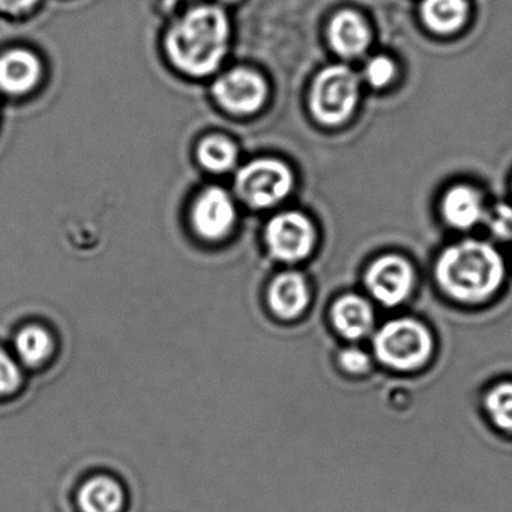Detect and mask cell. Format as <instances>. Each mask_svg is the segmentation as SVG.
<instances>
[{"instance_id": "1", "label": "cell", "mask_w": 512, "mask_h": 512, "mask_svg": "<svg viewBox=\"0 0 512 512\" xmlns=\"http://www.w3.org/2000/svg\"><path fill=\"white\" fill-rule=\"evenodd\" d=\"M502 254L490 242L464 239L437 257L434 280L452 301L481 304L493 298L505 280Z\"/></svg>"}, {"instance_id": "6", "label": "cell", "mask_w": 512, "mask_h": 512, "mask_svg": "<svg viewBox=\"0 0 512 512\" xmlns=\"http://www.w3.org/2000/svg\"><path fill=\"white\" fill-rule=\"evenodd\" d=\"M415 269L400 254L377 257L365 272L364 284L374 301L386 308L398 307L412 295L415 287Z\"/></svg>"}, {"instance_id": "11", "label": "cell", "mask_w": 512, "mask_h": 512, "mask_svg": "<svg viewBox=\"0 0 512 512\" xmlns=\"http://www.w3.org/2000/svg\"><path fill=\"white\" fill-rule=\"evenodd\" d=\"M43 76V67L37 55L26 49H13L0 56V91L5 94L25 95L31 92Z\"/></svg>"}, {"instance_id": "5", "label": "cell", "mask_w": 512, "mask_h": 512, "mask_svg": "<svg viewBox=\"0 0 512 512\" xmlns=\"http://www.w3.org/2000/svg\"><path fill=\"white\" fill-rule=\"evenodd\" d=\"M293 182L292 170L286 164L272 158H260L239 170L236 188L248 205L269 208L289 196Z\"/></svg>"}, {"instance_id": "13", "label": "cell", "mask_w": 512, "mask_h": 512, "mask_svg": "<svg viewBox=\"0 0 512 512\" xmlns=\"http://www.w3.org/2000/svg\"><path fill=\"white\" fill-rule=\"evenodd\" d=\"M331 49L341 58H358L367 52L371 31L361 14L343 10L335 14L328 28Z\"/></svg>"}, {"instance_id": "12", "label": "cell", "mask_w": 512, "mask_h": 512, "mask_svg": "<svg viewBox=\"0 0 512 512\" xmlns=\"http://www.w3.org/2000/svg\"><path fill=\"white\" fill-rule=\"evenodd\" d=\"M443 221L454 230H470L484 223L487 208L482 194L470 185H455L440 203Z\"/></svg>"}, {"instance_id": "25", "label": "cell", "mask_w": 512, "mask_h": 512, "mask_svg": "<svg viewBox=\"0 0 512 512\" xmlns=\"http://www.w3.org/2000/svg\"><path fill=\"white\" fill-rule=\"evenodd\" d=\"M223 2H236V0H223Z\"/></svg>"}, {"instance_id": "24", "label": "cell", "mask_w": 512, "mask_h": 512, "mask_svg": "<svg viewBox=\"0 0 512 512\" xmlns=\"http://www.w3.org/2000/svg\"><path fill=\"white\" fill-rule=\"evenodd\" d=\"M38 2L40 0H0V11L11 16H19L34 10Z\"/></svg>"}, {"instance_id": "7", "label": "cell", "mask_w": 512, "mask_h": 512, "mask_svg": "<svg viewBox=\"0 0 512 512\" xmlns=\"http://www.w3.org/2000/svg\"><path fill=\"white\" fill-rule=\"evenodd\" d=\"M266 241L272 256L283 262L307 259L316 244V229L301 212H284L272 218L266 229Z\"/></svg>"}, {"instance_id": "15", "label": "cell", "mask_w": 512, "mask_h": 512, "mask_svg": "<svg viewBox=\"0 0 512 512\" xmlns=\"http://www.w3.org/2000/svg\"><path fill=\"white\" fill-rule=\"evenodd\" d=\"M467 0H422L421 19L425 28L437 35L460 31L467 20Z\"/></svg>"}, {"instance_id": "21", "label": "cell", "mask_w": 512, "mask_h": 512, "mask_svg": "<svg viewBox=\"0 0 512 512\" xmlns=\"http://www.w3.org/2000/svg\"><path fill=\"white\" fill-rule=\"evenodd\" d=\"M365 80L373 88H385L395 77V64L388 56H374L365 65Z\"/></svg>"}, {"instance_id": "22", "label": "cell", "mask_w": 512, "mask_h": 512, "mask_svg": "<svg viewBox=\"0 0 512 512\" xmlns=\"http://www.w3.org/2000/svg\"><path fill=\"white\" fill-rule=\"evenodd\" d=\"M22 373L10 353L0 349V398L8 397L19 389Z\"/></svg>"}, {"instance_id": "23", "label": "cell", "mask_w": 512, "mask_h": 512, "mask_svg": "<svg viewBox=\"0 0 512 512\" xmlns=\"http://www.w3.org/2000/svg\"><path fill=\"white\" fill-rule=\"evenodd\" d=\"M338 364L347 374H365L371 368V356L359 347H346L338 355Z\"/></svg>"}, {"instance_id": "19", "label": "cell", "mask_w": 512, "mask_h": 512, "mask_svg": "<svg viewBox=\"0 0 512 512\" xmlns=\"http://www.w3.org/2000/svg\"><path fill=\"white\" fill-rule=\"evenodd\" d=\"M485 412L497 430L512 434V382H500L488 389Z\"/></svg>"}, {"instance_id": "2", "label": "cell", "mask_w": 512, "mask_h": 512, "mask_svg": "<svg viewBox=\"0 0 512 512\" xmlns=\"http://www.w3.org/2000/svg\"><path fill=\"white\" fill-rule=\"evenodd\" d=\"M230 23L215 5H203L185 14L170 28L166 50L182 73L205 77L214 73L227 53Z\"/></svg>"}, {"instance_id": "16", "label": "cell", "mask_w": 512, "mask_h": 512, "mask_svg": "<svg viewBox=\"0 0 512 512\" xmlns=\"http://www.w3.org/2000/svg\"><path fill=\"white\" fill-rule=\"evenodd\" d=\"M77 500L82 512H121L125 496L115 479L97 476L83 484Z\"/></svg>"}, {"instance_id": "17", "label": "cell", "mask_w": 512, "mask_h": 512, "mask_svg": "<svg viewBox=\"0 0 512 512\" xmlns=\"http://www.w3.org/2000/svg\"><path fill=\"white\" fill-rule=\"evenodd\" d=\"M238 158V149L232 140L211 136L202 140L197 149V160L209 172L221 173L232 169Z\"/></svg>"}, {"instance_id": "3", "label": "cell", "mask_w": 512, "mask_h": 512, "mask_svg": "<svg viewBox=\"0 0 512 512\" xmlns=\"http://www.w3.org/2000/svg\"><path fill=\"white\" fill-rule=\"evenodd\" d=\"M433 350L430 329L412 317L389 320L373 335L374 358L397 373H412L424 367Z\"/></svg>"}, {"instance_id": "14", "label": "cell", "mask_w": 512, "mask_h": 512, "mask_svg": "<svg viewBox=\"0 0 512 512\" xmlns=\"http://www.w3.org/2000/svg\"><path fill=\"white\" fill-rule=\"evenodd\" d=\"M310 304L307 281L298 272H283L275 278L269 289V305L277 316L295 319Z\"/></svg>"}, {"instance_id": "10", "label": "cell", "mask_w": 512, "mask_h": 512, "mask_svg": "<svg viewBox=\"0 0 512 512\" xmlns=\"http://www.w3.org/2000/svg\"><path fill=\"white\" fill-rule=\"evenodd\" d=\"M331 322L344 340L358 341L373 332L376 316L368 299L347 293L332 304Z\"/></svg>"}, {"instance_id": "8", "label": "cell", "mask_w": 512, "mask_h": 512, "mask_svg": "<svg viewBox=\"0 0 512 512\" xmlns=\"http://www.w3.org/2000/svg\"><path fill=\"white\" fill-rule=\"evenodd\" d=\"M214 95L221 107L233 115H253L268 98V85L256 71L236 68L215 82Z\"/></svg>"}, {"instance_id": "4", "label": "cell", "mask_w": 512, "mask_h": 512, "mask_svg": "<svg viewBox=\"0 0 512 512\" xmlns=\"http://www.w3.org/2000/svg\"><path fill=\"white\" fill-rule=\"evenodd\" d=\"M359 98V79L343 64L323 68L310 92V109L316 121L328 127L344 124L355 112Z\"/></svg>"}, {"instance_id": "9", "label": "cell", "mask_w": 512, "mask_h": 512, "mask_svg": "<svg viewBox=\"0 0 512 512\" xmlns=\"http://www.w3.org/2000/svg\"><path fill=\"white\" fill-rule=\"evenodd\" d=\"M194 229L208 241H220L229 235L236 221L232 197L223 188H206L191 211Z\"/></svg>"}, {"instance_id": "20", "label": "cell", "mask_w": 512, "mask_h": 512, "mask_svg": "<svg viewBox=\"0 0 512 512\" xmlns=\"http://www.w3.org/2000/svg\"><path fill=\"white\" fill-rule=\"evenodd\" d=\"M484 223L494 238L499 241H512V206L508 203H497L487 209Z\"/></svg>"}, {"instance_id": "18", "label": "cell", "mask_w": 512, "mask_h": 512, "mask_svg": "<svg viewBox=\"0 0 512 512\" xmlns=\"http://www.w3.org/2000/svg\"><path fill=\"white\" fill-rule=\"evenodd\" d=\"M16 350L26 365L35 367L46 361L52 353V337L41 326H28L17 335Z\"/></svg>"}]
</instances>
